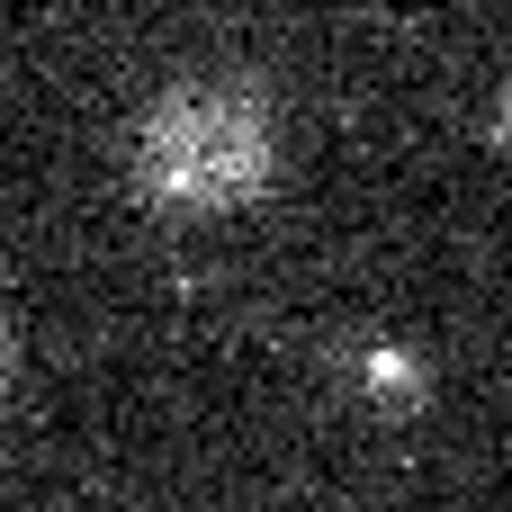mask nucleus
<instances>
[{"mask_svg":"<svg viewBox=\"0 0 512 512\" xmlns=\"http://www.w3.org/2000/svg\"><path fill=\"white\" fill-rule=\"evenodd\" d=\"M486 135H495V153H512V81L495 90V108H486Z\"/></svg>","mask_w":512,"mask_h":512,"instance_id":"nucleus-3","label":"nucleus"},{"mask_svg":"<svg viewBox=\"0 0 512 512\" xmlns=\"http://www.w3.org/2000/svg\"><path fill=\"white\" fill-rule=\"evenodd\" d=\"M270 171H279V108L252 81H180L144 108L135 180L153 207L216 216V207L261 198Z\"/></svg>","mask_w":512,"mask_h":512,"instance_id":"nucleus-1","label":"nucleus"},{"mask_svg":"<svg viewBox=\"0 0 512 512\" xmlns=\"http://www.w3.org/2000/svg\"><path fill=\"white\" fill-rule=\"evenodd\" d=\"M351 396H360L369 414L405 423V414H423V405H432V369H423L414 351L378 342V351H360V369H351Z\"/></svg>","mask_w":512,"mask_h":512,"instance_id":"nucleus-2","label":"nucleus"},{"mask_svg":"<svg viewBox=\"0 0 512 512\" xmlns=\"http://www.w3.org/2000/svg\"><path fill=\"white\" fill-rule=\"evenodd\" d=\"M9 387H18V333H9V315H0V405H9Z\"/></svg>","mask_w":512,"mask_h":512,"instance_id":"nucleus-4","label":"nucleus"}]
</instances>
